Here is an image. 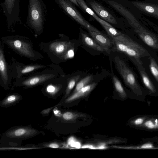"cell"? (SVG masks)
<instances>
[{"label":"cell","mask_w":158,"mask_h":158,"mask_svg":"<svg viewBox=\"0 0 158 158\" xmlns=\"http://www.w3.org/2000/svg\"><path fill=\"white\" fill-rule=\"evenodd\" d=\"M135 31L147 45L158 51V38L154 34L143 27L135 26Z\"/></svg>","instance_id":"52a82bcc"},{"label":"cell","mask_w":158,"mask_h":158,"mask_svg":"<svg viewBox=\"0 0 158 158\" xmlns=\"http://www.w3.org/2000/svg\"><path fill=\"white\" fill-rule=\"evenodd\" d=\"M153 148V146L152 143H148L144 144L142 145L140 148L143 149H151Z\"/></svg>","instance_id":"4dcf8cb0"},{"label":"cell","mask_w":158,"mask_h":158,"mask_svg":"<svg viewBox=\"0 0 158 158\" xmlns=\"http://www.w3.org/2000/svg\"><path fill=\"white\" fill-rule=\"evenodd\" d=\"M143 121V119L141 118H139L134 121V123L136 125H139L142 124Z\"/></svg>","instance_id":"d6a6232c"},{"label":"cell","mask_w":158,"mask_h":158,"mask_svg":"<svg viewBox=\"0 0 158 158\" xmlns=\"http://www.w3.org/2000/svg\"><path fill=\"white\" fill-rule=\"evenodd\" d=\"M82 41L87 46L99 52L108 53L107 51L98 44L93 39L89 37L86 34L81 33Z\"/></svg>","instance_id":"2e32d148"},{"label":"cell","mask_w":158,"mask_h":158,"mask_svg":"<svg viewBox=\"0 0 158 158\" xmlns=\"http://www.w3.org/2000/svg\"><path fill=\"white\" fill-rule=\"evenodd\" d=\"M112 78L114 88L118 94L121 98H125L127 96L126 93L120 81L114 75L112 76Z\"/></svg>","instance_id":"ac0fdd59"},{"label":"cell","mask_w":158,"mask_h":158,"mask_svg":"<svg viewBox=\"0 0 158 158\" xmlns=\"http://www.w3.org/2000/svg\"><path fill=\"white\" fill-rule=\"evenodd\" d=\"M1 6L6 19L9 27H11L18 22H21L20 5L18 0H5Z\"/></svg>","instance_id":"277c9868"},{"label":"cell","mask_w":158,"mask_h":158,"mask_svg":"<svg viewBox=\"0 0 158 158\" xmlns=\"http://www.w3.org/2000/svg\"><path fill=\"white\" fill-rule=\"evenodd\" d=\"M149 59L150 71L156 81L158 82V64L155 59L150 55L149 56Z\"/></svg>","instance_id":"ffe728a7"},{"label":"cell","mask_w":158,"mask_h":158,"mask_svg":"<svg viewBox=\"0 0 158 158\" xmlns=\"http://www.w3.org/2000/svg\"><path fill=\"white\" fill-rule=\"evenodd\" d=\"M114 60L117 69L125 83L134 91L139 92L140 86L133 71L118 56L115 57Z\"/></svg>","instance_id":"7a4b0ae2"},{"label":"cell","mask_w":158,"mask_h":158,"mask_svg":"<svg viewBox=\"0 0 158 158\" xmlns=\"http://www.w3.org/2000/svg\"><path fill=\"white\" fill-rule=\"evenodd\" d=\"M74 55V48L72 46L66 51L62 58L64 60H67L73 58Z\"/></svg>","instance_id":"83f0119b"},{"label":"cell","mask_w":158,"mask_h":158,"mask_svg":"<svg viewBox=\"0 0 158 158\" xmlns=\"http://www.w3.org/2000/svg\"><path fill=\"white\" fill-rule=\"evenodd\" d=\"M33 149V148H2V150L4 149H13V150H28Z\"/></svg>","instance_id":"1f68e13d"},{"label":"cell","mask_w":158,"mask_h":158,"mask_svg":"<svg viewBox=\"0 0 158 158\" xmlns=\"http://www.w3.org/2000/svg\"><path fill=\"white\" fill-rule=\"evenodd\" d=\"M88 31L95 41L105 49L108 53H110V48L111 47L112 43L110 40L102 33H98L90 30H88Z\"/></svg>","instance_id":"5bb4252c"},{"label":"cell","mask_w":158,"mask_h":158,"mask_svg":"<svg viewBox=\"0 0 158 158\" xmlns=\"http://www.w3.org/2000/svg\"><path fill=\"white\" fill-rule=\"evenodd\" d=\"M108 35L111 37H115L119 35L121 33L117 30L111 25L107 22L102 25Z\"/></svg>","instance_id":"cb8c5ba5"},{"label":"cell","mask_w":158,"mask_h":158,"mask_svg":"<svg viewBox=\"0 0 158 158\" xmlns=\"http://www.w3.org/2000/svg\"><path fill=\"white\" fill-rule=\"evenodd\" d=\"M28 1L27 24L35 32L40 34L43 31L47 16L46 7L43 0Z\"/></svg>","instance_id":"6da1fadb"},{"label":"cell","mask_w":158,"mask_h":158,"mask_svg":"<svg viewBox=\"0 0 158 158\" xmlns=\"http://www.w3.org/2000/svg\"><path fill=\"white\" fill-rule=\"evenodd\" d=\"M93 79L92 75H89L81 79L76 85L73 93H74L89 84Z\"/></svg>","instance_id":"44dd1931"},{"label":"cell","mask_w":158,"mask_h":158,"mask_svg":"<svg viewBox=\"0 0 158 158\" xmlns=\"http://www.w3.org/2000/svg\"><path fill=\"white\" fill-rule=\"evenodd\" d=\"M81 77L80 75L72 77L69 80L66 90L65 98H66L72 90L77 83Z\"/></svg>","instance_id":"603a6c76"},{"label":"cell","mask_w":158,"mask_h":158,"mask_svg":"<svg viewBox=\"0 0 158 158\" xmlns=\"http://www.w3.org/2000/svg\"><path fill=\"white\" fill-rule=\"evenodd\" d=\"M72 46V43L70 42L57 41L50 44L49 49L57 55L62 57L66 51Z\"/></svg>","instance_id":"4fadbf2b"},{"label":"cell","mask_w":158,"mask_h":158,"mask_svg":"<svg viewBox=\"0 0 158 158\" xmlns=\"http://www.w3.org/2000/svg\"><path fill=\"white\" fill-rule=\"evenodd\" d=\"M71 2L73 3L77 6H79V5L77 3V0H69Z\"/></svg>","instance_id":"8d00e7d4"},{"label":"cell","mask_w":158,"mask_h":158,"mask_svg":"<svg viewBox=\"0 0 158 158\" xmlns=\"http://www.w3.org/2000/svg\"><path fill=\"white\" fill-rule=\"evenodd\" d=\"M122 43L128 45L140 52L144 56H148L150 55L148 51L143 46L137 43L127 36L122 33L118 36L111 37Z\"/></svg>","instance_id":"9c48e42d"},{"label":"cell","mask_w":158,"mask_h":158,"mask_svg":"<svg viewBox=\"0 0 158 158\" xmlns=\"http://www.w3.org/2000/svg\"><path fill=\"white\" fill-rule=\"evenodd\" d=\"M156 7L149 4H144L143 10L146 13L152 15H158V9Z\"/></svg>","instance_id":"484cf974"},{"label":"cell","mask_w":158,"mask_h":158,"mask_svg":"<svg viewBox=\"0 0 158 158\" xmlns=\"http://www.w3.org/2000/svg\"><path fill=\"white\" fill-rule=\"evenodd\" d=\"M59 89V87L50 85L48 86L46 90L49 94H54L57 93Z\"/></svg>","instance_id":"f546056e"},{"label":"cell","mask_w":158,"mask_h":158,"mask_svg":"<svg viewBox=\"0 0 158 158\" xmlns=\"http://www.w3.org/2000/svg\"><path fill=\"white\" fill-rule=\"evenodd\" d=\"M112 39L114 47L112 50L125 53L131 59L135 60L139 64H143L141 58L144 56L138 51L116 39Z\"/></svg>","instance_id":"5b68a950"},{"label":"cell","mask_w":158,"mask_h":158,"mask_svg":"<svg viewBox=\"0 0 158 158\" xmlns=\"http://www.w3.org/2000/svg\"><path fill=\"white\" fill-rule=\"evenodd\" d=\"M94 147L93 146L91 145H85L83 146L82 147V148H89L90 149H91L92 148Z\"/></svg>","instance_id":"d590c367"},{"label":"cell","mask_w":158,"mask_h":158,"mask_svg":"<svg viewBox=\"0 0 158 158\" xmlns=\"http://www.w3.org/2000/svg\"><path fill=\"white\" fill-rule=\"evenodd\" d=\"M144 124L146 127L149 129L158 128V120L157 119H156L154 122L151 120H149L146 121Z\"/></svg>","instance_id":"f1b7e54d"},{"label":"cell","mask_w":158,"mask_h":158,"mask_svg":"<svg viewBox=\"0 0 158 158\" xmlns=\"http://www.w3.org/2000/svg\"><path fill=\"white\" fill-rule=\"evenodd\" d=\"M54 113L56 116L58 117L62 116V114H61L60 111L58 110H56L54 111Z\"/></svg>","instance_id":"e575fe53"},{"label":"cell","mask_w":158,"mask_h":158,"mask_svg":"<svg viewBox=\"0 0 158 158\" xmlns=\"http://www.w3.org/2000/svg\"><path fill=\"white\" fill-rule=\"evenodd\" d=\"M97 83L94 82L88 84L78 91L73 93L65 100L66 103H69L87 96L95 87Z\"/></svg>","instance_id":"8fae6325"},{"label":"cell","mask_w":158,"mask_h":158,"mask_svg":"<svg viewBox=\"0 0 158 158\" xmlns=\"http://www.w3.org/2000/svg\"><path fill=\"white\" fill-rule=\"evenodd\" d=\"M7 44L23 56L30 58L33 57L35 54L31 44L21 39H10L6 41Z\"/></svg>","instance_id":"8992f818"},{"label":"cell","mask_w":158,"mask_h":158,"mask_svg":"<svg viewBox=\"0 0 158 158\" xmlns=\"http://www.w3.org/2000/svg\"><path fill=\"white\" fill-rule=\"evenodd\" d=\"M52 74H43L28 78L22 83L23 85L27 87L33 86L46 81L53 77Z\"/></svg>","instance_id":"9a60e30c"},{"label":"cell","mask_w":158,"mask_h":158,"mask_svg":"<svg viewBox=\"0 0 158 158\" xmlns=\"http://www.w3.org/2000/svg\"><path fill=\"white\" fill-rule=\"evenodd\" d=\"M131 60L138 69L145 86L151 92L155 93L156 92V89L154 85L146 73L142 65L140 64L134 59Z\"/></svg>","instance_id":"7c38bea8"},{"label":"cell","mask_w":158,"mask_h":158,"mask_svg":"<svg viewBox=\"0 0 158 158\" xmlns=\"http://www.w3.org/2000/svg\"><path fill=\"white\" fill-rule=\"evenodd\" d=\"M45 66L41 65H30L24 67L21 70V74H25L26 73H29L34 70L40 68Z\"/></svg>","instance_id":"4316f807"},{"label":"cell","mask_w":158,"mask_h":158,"mask_svg":"<svg viewBox=\"0 0 158 158\" xmlns=\"http://www.w3.org/2000/svg\"><path fill=\"white\" fill-rule=\"evenodd\" d=\"M0 72L2 81L5 83L8 80L6 63L1 46L0 48Z\"/></svg>","instance_id":"e0dca14e"},{"label":"cell","mask_w":158,"mask_h":158,"mask_svg":"<svg viewBox=\"0 0 158 158\" xmlns=\"http://www.w3.org/2000/svg\"><path fill=\"white\" fill-rule=\"evenodd\" d=\"M86 116V115L83 113L70 111L66 112L62 114L63 119L67 121H74L79 118Z\"/></svg>","instance_id":"d6986e66"},{"label":"cell","mask_w":158,"mask_h":158,"mask_svg":"<svg viewBox=\"0 0 158 158\" xmlns=\"http://www.w3.org/2000/svg\"><path fill=\"white\" fill-rule=\"evenodd\" d=\"M19 98V96L16 95H10L2 101L1 104L5 106L10 105L17 101Z\"/></svg>","instance_id":"d4e9b609"},{"label":"cell","mask_w":158,"mask_h":158,"mask_svg":"<svg viewBox=\"0 0 158 158\" xmlns=\"http://www.w3.org/2000/svg\"><path fill=\"white\" fill-rule=\"evenodd\" d=\"M54 0L59 7L88 31L101 33L84 18L69 0Z\"/></svg>","instance_id":"3957f363"},{"label":"cell","mask_w":158,"mask_h":158,"mask_svg":"<svg viewBox=\"0 0 158 158\" xmlns=\"http://www.w3.org/2000/svg\"><path fill=\"white\" fill-rule=\"evenodd\" d=\"M36 130L31 128L24 127L10 130L6 133V135L12 138H22L30 137L37 133Z\"/></svg>","instance_id":"ba28073f"},{"label":"cell","mask_w":158,"mask_h":158,"mask_svg":"<svg viewBox=\"0 0 158 158\" xmlns=\"http://www.w3.org/2000/svg\"><path fill=\"white\" fill-rule=\"evenodd\" d=\"M77 1L78 4L83 9L95 18L100 23H101L102 19L98 17L93 10L88 6L84 0H77Z\"/></svg>","instance_id":"7402d4cb"},{"label":"cell","mask_w":158,"mask_h":158,"mask_svg":"<svg viewBox=\"0 0 158 158\" xmlns=\"http://www.w3.org/2000/svg\"><path fill=\"white\" fill-rule=\"evenodd\" d=\"M48 147L52 148H59V145L56 143H52L49 144Z\"/></svg>","instance_id":"836d02e7"},{"label":"cell","mask_w":158,"mask_h":158,"mask_svg":"<svg viewBox=\"0 0 158 158\" xmlns=\"http://www.w3.org/2000/svg\"><path fill=\"white\" fill-rule=\"evenodd\" d=\"M89 3L96 13L102 19L111 23L116 24L115 18L102 6L95 1H91Z\"/></svg>","instance_id":"30bf717a"}]
</instances>
